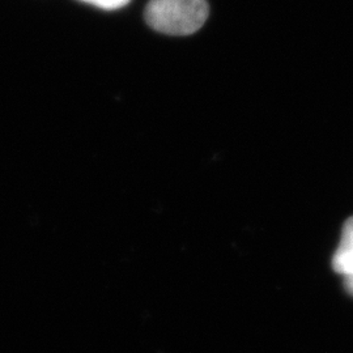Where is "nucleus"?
Instances as JSON below:
<instances>
[{
  "label": "nucleus",
  "instance_id": "obj_1",
  "mask_svg": "<svg viewBox=\"0 0 353 353\" xmlns=\"http://www.w3.org/2000/svg\"><path fill=\"white\" fill-rule=\"evenodd\" d=\"M207 0H151L145 8L147 24L169 36H189L208 17Z\"/></svg>",
  "mask_w": 353,
  "mask_h": 353
},
{
  "label": "nucleus",
  "instance_id": "obj_2",
  "mask_svg": "<svg viewBox=\"0 0 353 353\" xmlns=\"http://www.w3.org/2000/svg\"><path fill=\"white\" fill-rule=\"evenodd\" d=\"M332 268L344 278L353 275V216L343 228L341 243L332 256Z\"/></svg>",
  "mask_w": 353,
  "mask_h": 353
},
{
  "label": "nucleus",
  "instance_id": "obj_3",
  "mask_svg": "<svg viewBox=\"0 0 353 353\" xmlns=\"http://www.w3.org/2000/svg\"><path fill=\"white\" fill-rule=\"evenodd\" d=\"M81 1L97 6L103 10H117V8L125 7L130 0H81Z\"/></svg>",
  "mask_w": 353,
  "mask_h": 353
},
{
  "label": "nucleus",
  "instance_id": "obj_4",
  "mask_svg": "<svg viewBox=\"0 0 353 353\" xmlns=\"http://www.w3.org/2000/svg\"><path fill=\"white\" fill-rule=\"evenodd\" d=\"M344 287H345V290L347 292L353 296V275H350V276H345L344 278Z\"/></svg>",
  "mask_w": 353,
  "mask_h": 353
}]
</instances>
